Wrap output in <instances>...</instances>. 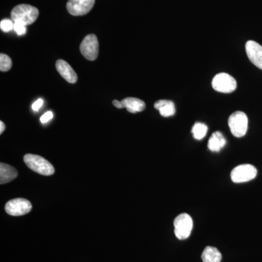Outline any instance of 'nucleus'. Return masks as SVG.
<instances>
[{
	"label": "nucleus",
	"mask_w": 262,
	"mask_h": 262,
	"mask_svg": "<svg viewBox=\"0 0 262 262\" xmlns=\"http://www.w3.org/2000/svg\"><path fill=\"white\" fill-rule=\"evenodd\" d=\"M10 15L13 22H20L28 26L36 21L39 16V10L30 5H18L12 10Z\"/></svg>",
	"instance_id": "obj_1"
},
{
	"label": "nucleus",
	"mask_w": 262,
	"mask_h": 262,
	"mask_svg": "<svg viewBox=\"0 0 262 262\" xmlns=\"http://www.w3.org/2000/svg\"><path fill=\"white\" fill-rule=\"evenodd\" d=\"M24 160V163L31 170L40 175L51 176L55 173V169L53 165L39 155H26Z\"/></svg>",
	"instance_id": "obj_2"
},
{
	"label": "nucleus",
	"mask_w": 262,
	"mask_h": 262,
	"mask_svg": "<svg viewBox=\"0 0 262 262\" xmlns=\"http://www.w3.org/2000/svg\"><path fill=\"white\" fill-rule=\"evenodd\" d=\"M228 125L231 133L234 137H243L246 135L248 130L247 115L243 112H235L229 117Z\"/></svg>",
	"instance_id": "obj_3"
},
{
	"label": "nucleus",
	"mask_w": 262,
	"mask_h": 262,
	"mask_svg": "<svg viewBox=\"0 0 262 262\" xmlns=\"http://www.w3.org/2000/svg\"><path fill=\"white\" fill-rule=\"evenodd\" d=\"M237 81L227 73H220L213 77L212 87L217 92L230 94L237 89Z\"/></svg>",
	"instance_id": "obj_4"
},
{
	"label": "nucleus",
	"mask_w": 262,
	"mask_h": 262,
	"mask_svg": "<svg viewBox=\"0 0 262 262\" xmlns=\"http://www.w3.org/2000/svg\"><path fill=\"white\" fill-rule=\"evenodd\" d=\"M174 232L179 239H186L190 236L193 228L192 217L187 213H182L173 222Z\"/></svg>",
	"instance_id": "obj_5"
},
{
	"label": "nucleus",
	"mask_w": 262,
	"mask_h": 262,
	"mask_svg": "<svg viewBox=\"0 0 262 262\" xmlns=\"http://www.w3.org/2000/svg\"><path fill=\"white\" fill-rule=\"evenodd\" d=\"M257 170L252 165L244 164L235 167L231 172V179L234 183H244L249 182L256 178Z\"/></svg>",
	"instance_id": "obj_6"
},
{
	"label": "nucleus",
	"mask_w": 262,
	"mask_h": 262,
	"mask_svg": "<svg viewBox=\"0 0 262 262\" xmlns=\"http://www.w3.org/2000/svg\"><path fill=\"white\" fill-rule=\"evenodd\" d=\"M32 205L28 200L24 198H15L6 203L5 209L6 213L13 216H20L29 213Z\"/></svg>",
	"instance_id": "obj_7"
},
{
	"label": "nucleus",
	"mask_w": 262,
	"mask_h": 262,
	"mask_svg": "<svg viewBox=\"0 0 262 262\" xmlns=\"http://www.w3.org/2000/svg\"><path fill=\"white\" fill-rule=\"evenodd\" d=\"M80 52L82 56L89 60L94 61L98 55V41L94 34H89L84 38L80 45Z\"/></svg>",
	"instance_id": "obj_8"
},
{
	"label": "nucleus",
	"mask_w": 262,
	"mask_h": 262,
	"mask_svg": "<svg viewBox=\"0 0 262 262\" xmlns=\"http://www.w3.org/2000/svg\"><path fill=\"white\" fill-rule=\"evenodd\" d=\"M95 0H69L67 9L74 16H81L89 13L94 8Z\"/></svg>",
	"instance_id": "obj_9"
},
{
	"label": "nucleus",
	"mask_w": 262,
	"mask_h": 262,
	"mask_svg": "<svg viewBox=\"0 0 262 262\" xmlns=\"http://www.w3.org/2000/svg\"><path fill=\"white\" fill-rule=\"evenodd\" d=\"M246 54L252 63L262 70V46L255 41L249 40L246 44Z\"/></svg>",
	"instance_id": "obj_10"
},
{
	"label": "nucleus",
	"mask_w": 262,
	"mask_h": 262,
	"mask_svg": "<svg viewBox=\"0 0 262 262\" xmlns=\"http://www.w3.org/2000/svg\"><path fill=\"white\" fill-rule=\"evenodd\" d=\"M56 70L61 77L70 83H75L77 81V75L72 67L67 61L59 59L56 63Z\"/></svg>",
	"instance_id": "obj_11"
},
{
	"label": "nucleus",
	"mask_w": 262,
	"mask_h": 262,
	"mask_svg": "<svg viewBox=\"0 0 262 262\" xmlns=\"http://www.w3.org/2000/svg\"><path fill=\"white\" fill-rule=\"evenodd\" d=\"M124 108H126L130 113H137L144 111L146 108L144 101L137 98L128 97L124 98L121 101Z\"/></svg>",
	"instance_id": "obj_12"
},
{
	"label": "nucleus",
	"mask_w": 262,
	"mask_h": 262,
	"mask_svg": "<svg viewBox=\"0 0 262 262\" xmlns=\"http://www.w3.org/2000/svg\"><path fill=\"white\" fill-rule=\"evenodd\" d=\"M155 108L159 111L161 116L168 117L173 116L176 113L175 104L168 100H160L154 105Z\"/></svg>",
	"instance_id": "obj_13"
},
{
	"label": "nucleus",
	"mask_w": 262,
	"mask_h": 262,
	"mask_svg": "<svg viewBox=\"0 0 262 262\" xmlns=\"http://www.w3.org/2000/svg\"><path fill=\"white\" fill-rule=\"evenodd\" d=\"M18 177L16 169L9 165L0 164V184H4L10 182Z\"/></svg>",
	"instance_id": "obj_14"
},
{
	"label": "nucleus",
	"mask_w": 262,
	"mask_h": 262,
	"mask_svg": "<svg viewBox=\"0 0 262 262\" xmlns=\"http://www.w3.org/2000/svg\"><path fill=\"white\" fill-rule=\"evenodd\" d=\"M226 143L227 141H226L223 134L220 131H216V132L213 133L210 138L208 143V147L211 151L218 152L225 147Z\"/></svg>",
	"instance_id": "obj_15"
},
{
	"label": "nucleus",
	"mask_w": 262,
	"mask_h": 262,
	"mask_svg": "<svg viewBox=\"0 0 262 262\" xmlns=\"http://www.w3.org/2000/svg\"><path fill=\"white\" fill-rule=\"evenodd\" d=\"M202 259L203 262H221L222 253L216 248L207 246L202 253Z\"/></svg>",
	"instance_id": "obj_16"
},
{
	"label": "nucleus",
	"mask_w": 262,
	"mask_h": 262,
	"mask_svg": "<svg viewBox=\"0 0 262 262\" xmlns=\"http://www.w3.org/2000/svg\"><path fill=\"white\" fill-rule=\"evenodd\" d=\"M208 132V127L204 123L202 122H196L193 125L192 133L193 137L196 140H201L206 136Z\"/></svg>",
	"instance_id": "obj_17"
},
{
	"label": "nucleus",
	"mask_w": 262,
	"mask_h": 262,
	"mask_svg": "<svg viewBox=\"0 0 262 262\" xmlns=\"http://www.w3.org/2000/svg\"><path fill=\"white\" fill-rule=\"evenodd\" d=\"M12 67V60L9 56L1 53L0 55V70L8 72Z\"/></svg>",
	"instance_id": "obj_18"
},
{
	"label": "nucleus",
	"mask_w": 262,
	"mask_h": 262,
	"mask_svg": "<svg viewBox=\"0 0 262 262\" xmlns=\"http://www.w3.org/2000/svg\"><path fill=\"white\" fill-rule=\"evenodd\" d=\"M14 27V22L10 19H4L0 23V28L4 32H9Z\"/></svg>",
	"instance_id": "obj_19"
},
{
	"label": "nucleus",
	"mask_w": 262,
	"mask_h": 262,
	"mask_svg": "<svg viewBox=\"0 0 262 262\" xmlns=\"http://www.w3.org/2000/svg\"><path fill=\"white\" fill-rule=\"evenodd\" d=\"M15 32L18 34V35H24L27 33V26L20 22H14V27H13Z\"/></svg>",
	"instance_id": "obj_20"
},
{
	"label": "nucleus",
	"mask_w": 262,
	"mask_h": 262,
	"mask_svg": "<svg viewBox=\"0 0 262 262\" xmlns=\"http://www.w3.org/2000/svg\"><path fill=\"white\" fill-rule=\"evenodd\" d=\"M53 117V113L51 111L47 112V113H45L44 115L40 117V122H42V124L47 123V122H49Z\"/></svg>",
	"instance_id": "obj_21"
},
{
	"label": "nucleus",
	"mask_w": 262,
	"mask_h": 262,
	"mask_svg": "<svg viewBox=\"0 0 262 262\" xmlns=\"http://www.w3.org/2000/svg\"><path fill=\"white\" fill-rule=\"evenodd\" d=\"M43 105V100L39 98V99L37 100L34 103H33L32 108L34 111L37 112L39 110L41 107H42Z\"/></svg>",
	"instance_id": "obj_22"
},
{
	"label": "nucleus",
	"mask_w": 262,
	"mask_h": 262,
	"mask_svg": "<svg viewBox=\"0 0 262 262\" xmlns=\"http://www.w3.org/2000/svg\"><path fill=\"white\" fill-rule=\"evenodd\" d=\"M114 106H115V107L118 108H124L123 105H122V103L121 101H117V100H114L113 101Z\"/></svg>",
	"instance_id": "obj_23"
},
{
	"label": "nucleus",
	"mask_w": 262,
	"mask_h": 262,
	"mask_svg": "<svg viewBox=\"0 0 262 262\" xmlns=\"http://www.w3.org/2000/svg\"><path fill=\"white\" fill-rule=\"evenodd\" d=\"M5 125L4 122L3 121L0 122V134H3V131L5 130Z\"/></svg>",
	"instance_id": "obj_24"
}]
</instances>
